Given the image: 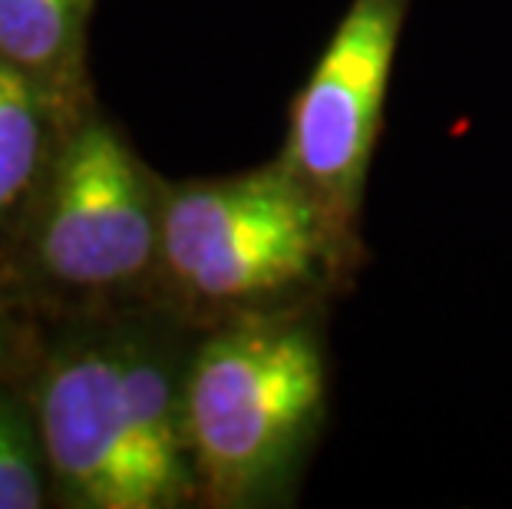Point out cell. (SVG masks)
<instances>
[{
  "mask_svg": "<svg viewBox=\"0 0 512 509\" xmlns=\"http://www.w3.org/2000/svg\"><path fill=\"white\" fill-rule=\"evenodd\" d=\"M162 248L139 162L110 126L86 123L60 156L40 225L43 268L73 288H113L143 275Z\"/></svg>",
  "mask_w": 512,
  "mask_h": 509,
  "instance_id": "5b68a950",
  "label": "cell"
},
{
  "mask_svg": "<svg viewBox=\"0 0 512 509\" xmlns=\"http://www.w3.org/2000/svg\"><path fill=\"white\" fill-rule=\"evenodd\" d=\"M324 404V357L301 324L215 334L182 384L189 453L219 500H248L291 467Z\"/></svg>",
  "mask_w": 512,
  "mask_h": 509,
  "instance_id": "7a4b0ae2",
  "label": "cell"
},
{
  "mask_svg": "<svg viewBox=\"0 0 512 509\" xmlns=\"http://www.w3.org/2000/svg\"><path fill=\"white\" fill-rule=\"evenodd\" d=\"M40 443L80 506L159 509L189 476L182 394L143 344L76 348L40 387Z\"/></svg>",
  "mask_w": 512,
  "mask_h": 509,
  "instance_id": "6da1fadb",
  "label": "cell"
},
{
  "mask_svg": "<svg viewBox=\"0 0 512 509\" xmlns=\"http://www.w3.org/2000/svg\"><path fill=\"white\" fill-rule=\"evenodd\" d=\"M43 503L34 430L14 404H0V509H37Z\"/></svg>",
  "mask_w": 512,
  "mask_h": 509,
  "instance_id": "ba28073f",
  "label": "cell"
},
{
  "mask_svg": "<svg viewBox=\"0 0 512 509\" xmlns=\"http://www.w3.org/2000/svg\"><path fill=\"white\" fill-rule=\"evenodd\" d=\"M43 106L27 70L0 57V212L37 176L43 159Z\"/></svg>",
  "mask_w": 512,
  "mask_h": 509,
  "instance_id": "52a82bcc",
  "label": "cell"
},
{
  "mask_svg": "<svg viewBox=\"0 0 512 509\" xmlns=\"http://www.w3.org/2000/svg\"><path fill=\"white\" fill-rule=\"evenodd\" d=\"M331 212L281 162L242 179L179 189L162 209V258L192 295L252 301L308 281L324 262Z\"/></svg>",
  "mask_w": 512,
  "mask_h": 509,
  "instance_id": "3957f363",
  "label": "cell"
},
{
  "mask_svg": "<svg viewBox=\"0 0 512 509\" xmlns=\"http://www.w3.org/2000/svg\"><path fill=\"white\" fill-rule=\"evenodd\" d=\"M407 0H351L294 103L285 166L347 219L361 196L384 116Z\"/></svg>",
  "mask_w": 512,
  "mask_h": 509,
  "instance_id": "277c9868",
  "label": "cell"
},
{
  "mask_svg": "<svg viewBox=\"0 0 512 509\" xmlns=\"http://www.w3.org/2000/svg\"><path fill=\"white\" fill-rule=\"evenodd\" d=\"M90 0H0V57L27 73L50 70L76 47Z\"/></svg>",
  "mask_w": 512,
  "mask_h": 509,
  "instance_id": "8992f818",
  "label": "cell"
}]
</instances>
